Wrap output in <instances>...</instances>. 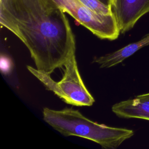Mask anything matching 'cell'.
Instances as JSON below:
<instances>
[{
  "mask_svg": "<svg viewBox=\"0 0 149 149\" xmlns=\"http://www.w3.org/2000/svg\"><path fill=\"white\" fill-rule=\"evenodd\" d=\"M0 23L27 47L36 69L51 74L76 51L65 12L54 0H0Z\"/></svg>",
  "mask_w": 149,
  "mask_h": 149,
  "instance_id": "1",
  "label": "cell"
},
{
  "mask_svg": "<svg viewBox=\"0 0 149 149\" xmlns=\"http://www.w3.org/2000/svg\"><path fill=\"white\" fill-rule=\"evenodd\" d=\"M44 120L65 136H77L100 145L106 149H115L134 134L132 130L111 127L93 121L72 108L42 110Z\"/></svg>",
  "mask_w": 149,
  "mask_h": 149,
  "instance_id": "2",
  "label": "cell"
},
{
  "mask_svg": "<svg viewBox=\"0 0 149 149\" xmlns=\"http://www.w3.org/2000/svg\"><path fill=\"white\" fill-rule=\"evenodd\" d=\"M63 66L65 70L63 77L58 81L53 80L50 74L31 66H27V69L42 83L47 90L52 91L65 102L77 107L91 106L95 100L81 77L75 52L69 57Z\"/></svg>",
  "mask_w": 149,
  "mask_h": 149,
  "instance_id": "3",
  "label": "cell"
},
{
  "mask_svg": "<svg viewBox=\"0 0 149 149\" xmlns=\"http://www.w3.org/2000/svg\"><path fill=\"white\" fill-rule=\"evenodd\" d=\"M79 23L101 39L114 40L120 31L113 14L106 15L94 12L79 0H54Z\"/></svg>",
  "mask_w": 149,
  "mask_h": 149,
  "instance_id": "4",
  "label": "cell"
},
{
  "mask_svg": "<svg viewBox=\"0 0 149 149\" xmlns=\"http://www.w3.org/2000/svg\"><path fill=\"white\" fill-rule=\"evenodd\" d=\"M120 33L133 27L145 14L149 13V0H116L112 8Z\"/></svg>",
  "mask_w": 149,
  "mask_h": 149,
  "instance_id": "5",
  "label": "cell"
},
{
  "mask_svg": "<svg viewBox=\"0 0 149 149\" xmlns=\"http://www.w3.org/2000/svg\"><path fill=\"white\" fill-rule=\"evenodd\" d=\"M112 111L119 118L149 120V93L118 102L113 105Z\"/></svg>",
  "mask_w": 149,
  "mask_h": 149,
  "instance_id": "6",
  "label": "cell"
},
{
  "mask_svg": "<svg viewBox=\"0 0 149 149\" xmlns=\"http://www.w3.org/2000/svg\"><path fill=\"white\" fill-rule=\"evenodd\" d=\"M148 45L149 33L138 41L130 43L116 51L95 58L94 62L97 63L101 68H111L119 64L140 48Z\"/></svg>",
  "mask_w": 149,
  "mask_h": 149,
  "instance_id": "7",
  "label": "cell"
},
{
  "mask_svg": "<svg viewBox=\"0 0 149 149\" xmlns=\"http://www.w3.org/2000/svg\"><path fill=\"white\" fill-rule=\"evenodd\" d=\"M84 5L94 12L106 15H112V9L110 5L105 3L101 0H79Z\"/></svg>",
  "mask_w": 149,
  "mask_h": 149,
  "instance_id": "8",
  "label": "cell"
},
{
  "mask_svg": "<svg viewBox=\"0 0 149 149\" xmlns=\"http://www.w3.org/2000/svg\"><path fill=\"white\" fill-rule=\"evenodd\" d=\"M116 0H109V5L111 6L112 8L115 6Z\"/></svg>",
  "mask_w": 149,
  "mask_h": 149,
  "instance_id": "9",
  "label": "cell"
},
{
  "mask_svg": "<svg viewBox=\"0 0 149 149\" xmlns=\"http://www.w3.org/2000/svg\"><path fill=\"white\" fill-rule=\"evenodd\" d=\"M101 1H102L103 2H104L105 3L109 5V0H101Z\"/></svg>",
  "mask_w": 149,
  "mask_h": 149,
  "instance_id": "10",
  "label": "cell"
}]
</instances>
